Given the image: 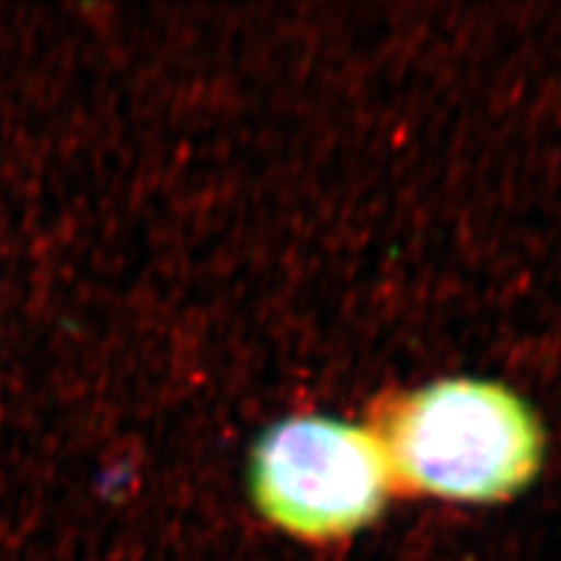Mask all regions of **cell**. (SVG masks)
I'll list each match as a JSON object with an SVG mask.
<instances>
[{
    "label": "cell",
    "instance_id": "6da1fadb",
    "mask_svg": "<svg viewBox=\"0 0 561 561\" xmlns=\"http://www.w3.org/2000/svg\"><path fill=\"white\" fill-rule=\"evenodd\" d=\"M396 484L449 501L513 496L540 466L536 416L499 383L447 379L398 398L375 431Z\"/></svg>",
    "mask_w": 561,
    "mask_h": 561
},
{
    "label": "cell",
    "instance_id": "7a4b0ae2",
    "mask_svg": "<svg viewBox=\"0 0 561 561\" xmlns=\"http://www.w3.org/2000/svg\"><path fill=\"white\" fill-rule=\"evenodd\" d=\"M396 486L379 437L328 416H295L262 435L251 459L260 513L305 540H335L377 519Z\"/></svg>",
    "mask_w": 561,
    "mask_h": 561
}]
</instances>
